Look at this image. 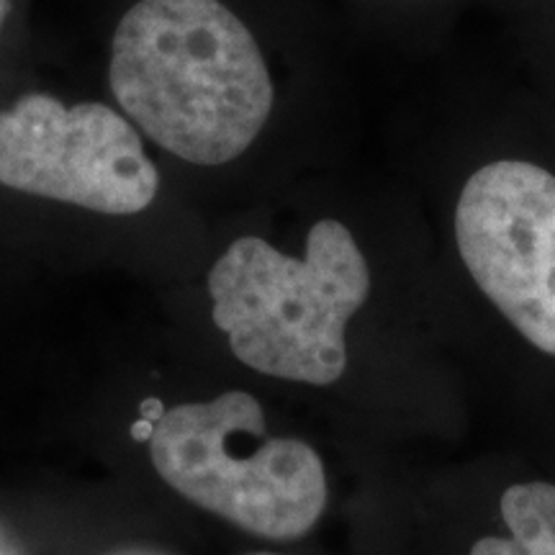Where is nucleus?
<instances>
[{"instance_id": "f257e3e1", "label": "nucleus", "mask_w": 555, "mask_h": 555, "mask_svg": "<svg viewBox=\"0 0 555 555\" xmlns=\"http://www.w3.org/2000/svg\"><path fill=\"white\" fill-rule=\"evenodd\" d=\"M211 376L204 347L159 319L95 358L67 433L101 476L180 522L208 519L266 545L307 540L330 509L327 457L278 427L258 388Z\"/></svg>"}, {"instance_id": "f03ea898", "label": "nucleus", "mask_w": 555, "mask_h": 555, "mask_svg": "<svg viewBox=\"0 0 555 555\" xmlns=\"http://www.w3.org/2000/svg\"><path fill=\"white\" fill-rule=\"evenodd\" d=\"M0 255L39 275L111 273L155 298L206 247L168 224L163 165L114 103L26 90L0 106Z\"/></svg>"}, {"instance_id": "7ed1b4c3", "label": "nucleus", "mask_w": 555, "mask_h": 555, "mask_svg": "<svg viewBox=\"0 0 555 555\" xmlns=\"http://www.w3.org/2000/svg\"><path fill=\"white\" fill-rule=\"evenodd\" d=\"M371 294L373 270L356 232L319 217L296 247L260 232L204 247L196 273L155 301L159 319L234 371L330 391L350 371V327Z\"/></svg>"}, {"instance_id": "20e7f679", "label": "nucleus", "mask_w": 555, "mask_h": 555, "mask_svg": "<svg viewBox=\"0 0 555 555\" xmlns=\"http://www.w3.org/2000/svg\"><path fill=\"white\" fill-rule=\"evenodd\" d=\"M108 90L144 139L191 168L245 157L275 108L253 31L221 0H139L114 31Z\"/></svg>"}, {"instance_id": "39448f33", "label": "nucleus", "mask_w": 555, "mask_h": 555, "mask_svg": "<svg viewBox=\"0 0 555 555\" xmlns=\"http://www.w3.org/2000/svg\"><path fill=\"white\" fill-rule=\"evenodd\" d=\"M455 245L468 275L509 327L555 358V176L527 159H496L466 180Z\"/></svg>"}, {"instance_id": "423d86ee", "label": "nucleus", "mask_w": 555, "mask_h": 555, "mask_svg": "<svg viewBox=\"0 0 555 555\" xmlns=\"http://www.w3.org/2000/svg\"><path fill=\"white\" fill-rule=\"evenodd\" d=\"M52 512V555H191L183 522L106 476L44 478Z\"/></svg>"}, {"instance_id": "0eeeda50", "label": "nucleus", "mask_w": 555, "mask_h": 555, "mask_svg": "<svg viewBox=\"0 0 555 555\" xmlns=\"http://www.w3.org/2000/svg\"><path fill=\"white\" fill-rule=\"evenodd\" d=\"M506 535H483L468 555H555V483L532 478L506 486L499 499Z\"/></svg>"}, {"instance_id": "6e6552de", "label": "nucleus", "mask_w": 555, "mask_h": 555, "mask_svg": "<svg viewBox=\"0 0 555 555\" xmlns=\"http://www.w3.org/2000/svg\"><path fill=\"white\" fill-rule=\"evenodd\" d=\"M0 555H52L47 481L0 486Z\"/></svg>"}, {"instance_id": "1a4fd4ad", "label": "nucleus", "mask_w": 555, "mask_h": 555, "mask_svg": "<svg viewBox=\"0 0 555 555\" xmlns=\"http://www.w3.org/2000/svg\"><path fill=\"white\" fill-rule=\"evenodd\" d=\"M37 278L39 273L0 255V345L13 335V327L24 314H29L31 296L37 294Z\"/></svg>"}, {"instance_id": "9d476101", "label": "nucleus", "mask_w": 555, "mask_h": 555, "mask_svg": "<svg viewBox=\"0 0 555 555\" xmlns=\"http://www.w3.org/2000/svg\"><path fill=\"white\" fill-rule=\"evenodd\" d=\"M242 555H291L286 551H278V547H255V551H247Z\"/></svg>"}, {"instance_id": "9b49d317", "label": "nucleus", "mask_w": 555, "mask_h": 555, "mask_svg": "<svg viewBox=\"0 0 555 555\" xmlns=\"http://www.w3.org/2000/svg\"><path fill=\"white\" fill-rule=\"evenodd\" d=\"M11 13V0H0V31H3V24L5 18H9Z\"/></svg>"}]
</instances>
